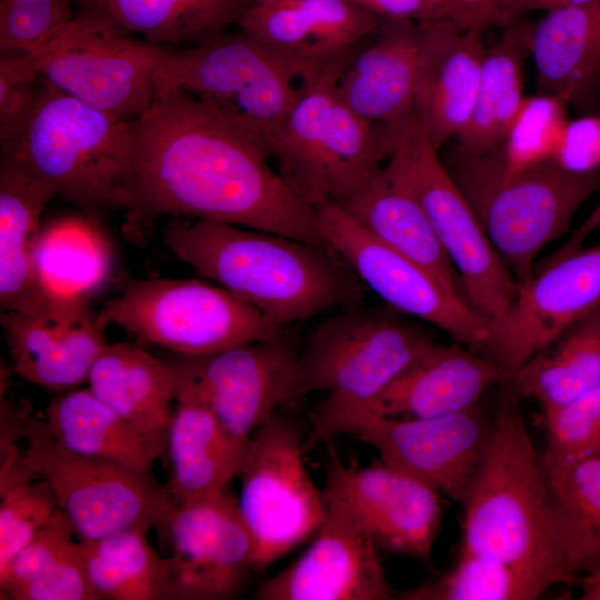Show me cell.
I'll return each instance as SVG.
<instances>
[{
  "label": "cell",
  "mask_w": 600,
  "mask_h": 600,
  "mask_svg": "<svg viewBox=\"0 0 600 600\" xmlns=\"http://www.w3.org/2000/svg\"><path fill=\"white\" fill-rule=\"evenodd\" d=\"M129 131L128 239H143L160 217H178L327 244L318 211L271 167L262 140L212 106L168 90Z\"/></svg>",
  "instance_id": "obj_1"
},
{
  "label": "cell",
  "mask_w": 600,
  "mask_h": 600,
  "mask_svg": "<svg viewBox=\"0 0 600 600\" xmlns=\"http://www.w3.org/2000/svg\"><path fill=\"white\" fill-rule=\"evenodd\" d=\"M498 387L488 453L463 503L461 551L510 567L537 599L579 580L600 552L558 509L511 378Z\"/></svg>",
  "instance_id": "obj_2"
},
{
  "label": "cell",
  "mask_w": 600,
  "mask_h": 600,
  "mask_svg": "<svg viewBox=\"0 0 600 600\" xmlns=\"http://www.w3.org/2000/svg\"><path fill=\"white\" fill-rule=\"evenodd\" d=\"M163 243L181 262L283 328L360 303L362 282L331 247L257 229L172 217Z\"/></svg>",
  "instance_id": "obj_3"
},
{
  "label": "cell",
  "mask_w": 600,
  "mask_h": 600,
  "mask_svg": "<svg viewBox=\"0 0 600 600\" xmlns=\"http://www.w3.org/2000/svg\"><path fill=\"white\" fill-rule=\"evenodd\" d=\"M0 146L1 156L21 163L88 213L128 206L129 121L44 79L24 113L0 132Z\"/></svg>",
  "instance_id": "obj_4"
},
{
  "label": "cell",
  "mask_w": 600,
  "mask_h": 600,
  "mask_svg": "<svg viewBox=\"0 0 600 600\" xmlns=\"http://www.w3.org/2000/svg\"><path fill=\"white\" fill-rule=\"evenodd\" d=\"M442 162L518 283L600 189V169L573 171L554 158L509 169L502 146L479 154L454 147Z\"/></svg>",
  "instance_id": "obj_5"
},
{
  "label": "cell",
  "mask_w": 600,
  "mask_h": 600,
  "mask_svg": "<svg viewBox=\"0 0 600 600\" xmlns=\"http://www.w3.org/2000/svg\"><path fill=\"white\" fill-rule=\"evenodd\" d=\"M307 446L339 434L371 446L380 459L462 504L484 463L492 420L474 406L431 418L378 414L359 401L328 394L311 412Z\"/></svg>",
  "instance_id": "obj_6"
},
{
  "label": "cell",
  "mask_w": 600,
  "mask_h": 600,
  "mask_svg": "<svg viewBox=\"0 0 600 600\" xmlns=\"http://www.w3.org/2000/svg\"><path fill=\"white\" fill-rule=\"evenodd\" d=\"M304 80L241 30L186 49L162 47L158 64V94H192L257 134L268 152Z\"/></svg>",
  "instance_id": "obj_7"
},
{
  "label": "cell",
  "mask_w": 600,
  "mask_h": 600,
  "mask_svg": "<svg viewBox=\"0 0 600 600\" xmlns=\"http://www.w3.org/2000/svg\"><path fill=\"white\" fill-rule=\"evenodd\" d=\"M142 342L179 356H204L276 338L283 329L224 289L196 279L148 278L129 282L98 312Z\"/></svg>",
  "instance_id": "obj_8"
},
{
  "label": "cell",
  "mask_w": 600,
  "mask_h": 600,
  "mask_svg": "<svg viewBox=\"0 0 600 600\" xmlns=\"http://www.w3.org/2000/svg\"><path fill=\"white\" fill-rule=\"evenodd\" d=\"M21 417L24 461L50 486L80 540H97L140 524L166 531L174 509L167 486L151 473L74 452L52 437L44 420L29 413Z\"/></svg>",
  "instance_id": "obj_9"
},
{
  "label": "cell",
  "mask_w": 600,
  "mask_h": 600,
  "mask_svg": "<svg viewBox=\"0 0 600 600\" xmlns=\"http://www.w3.org/2000/svg\"><path fill=\"white\" fill-rule=\"evenodd\" d=\"M438 152L412 116L401 126L386 164L421 204L460 277L468 302L491 324L507 312L519 283Z\"/></svg>",
  "instance_id": "obj_10"
},
{
  "label": "cell",
  "mask_w": 600,
  "mask_h": 600,
  "mask_svg": "<svg viewBox=\"0 0 600 600\" xmlns=\"http://www.w3.org/2000/svg\"><path fill=\"white\" fill-rule=\"evenodd\" d=\"M436 342L388 310L360 303L323 320L299 350L291 401L314 391L368 402Z\"/></svg>",
  "instance_id": "obj_11"
},
{
  "label": "cell",
  "mask_w": 600,
  "mask_h": 600,
  "mask_svg": "<svg viewBox=\"0 0 600 600\" xmlns=\"http://www.w3.org/2000/svg\"><path fill=\"white\" fill-rule=\"evenodd\" d=\"M304 436L299 419L274 412L250 438L238 501L252 540L256 571L317 533L323 521L324 492L304 466Z\"/></svg>",
  "instance_id": "obj_12"
},
{
  "label": "cell",
  "mask_w": 600,
  "mask_h": 600,
  "mask_svg": "<svg viewBox=\"0 0 600 600\" xmlns=\"http://www.w3.org/2000/svg\"><path fill=\"white\" fill-rule=\"evenodd\" d=\"M163 46L94 14L77 12L33 52L42 78L60 91L117 119L146 112L158 94Z\"/></svg>",
  "instance_id": "obj_13"
},
{
  "label": "cell",
  "mask_w": 600,
  "mask_h": 600,
  "mask_svg": "<svg viewBox=\"0 0 600 600\" xmlns=\"http://www.w3.org/2000/svg\"><path fill=\"white\" fill-rule=\"evenodd\" d=\"M300 348L284 332L204 356L167 360L174 397L204 404L236 437L250 440L276 409L291 401Z\"/></svg>",
  "instance_id": "obj_14"
},
{
  "label": "cell",
  "mask_w": 600,
  "mask_h": 600,
  "mask_svg": "<svg viewBox=\"0 0 600 600\" xmlns=\"http://www.w3.org/2000/svg\"><path fill=\"white\" fill-rule=\"evenodd\" d=\"M318 214L326 243L390 308L422 319L479 352L489 321L469 302L451 293L426 268L376 239L341 207L329 206Z\"/></svg>",
  "instance_id": "obj_15"
},
{
  "label": "cell",
  "mask_w": 600,
  "mask_h": 600,
  "mask_svg": "<svg viewBox=\"0 0 600 600\" xmlns=\"http://www.w3.org/2000/svg\"><path fill=\"white\" fill-rule=\"evenodd\" d=\"M600 308V243L552 254L519 283L478 353L511 377L569 327Z\"/></svg>",
  "instance_id": "obj_16"
},
{
  "label": "cell",
  "mask_w": 600,
  "mask_h": 600,
  "mask_svg": "<svg viewBox=\"0 0 600 600\" xmlns=\"http://www.w3.org/2000/svg\"><path fill=\"white\" fill-rule=\"evenodd\" d=\"M326 514L307 551L261 582L257 600H390L379 548L342 492L330 479L324 487Z\"/></svg>",
  "instance_id": "obj_17"
},
{
  "label": "cell",
  "mask_w": 600,
  "mask_h": 600,
  "mask_svg": "<svg viewBox=\"0 0 600 600\" xmlns=\"http://www.w3.org/2000/svg\"><path fill=\"white\" fill-rule=\"evenodd\" d=\"M164 533L171 548L164 599H229L254 570L252 540L228 490L174 506Z\"/></svg>",
  "instance_id": "obj_18"
},
{
  "label": "cell",
  "mask_w": 600,
  "mask_h": 600,
  "mask_svg": "<svg viewBox=\"0 0 600 600\" xmlns=\"http://www.w3.org/2000/svg\"><path fill=\"white\" fill-rule=\"evenodd\" d=\"M326 478L342 492L379 550L431 561L443 514L439 491L381 459L364 468L346 466L332 443Z\"/></svg>",
  "instance_id": "obj_19"
},
{
  "label": "cell",
  "mask_w": 600,
  "mask_h": 600,
  "mask_svg": "<svg viewBox=\"0 0 600 600\" xmlns=\"http://www.w3.org/2000/svg\"><path fill=\"white\" fill-rule=\"evenodd\" d=\"M382 20L348 0H291L249 6L237 24L309 78L356 49Z\"/></svg>",
  "instance_id": "obj_20"
},
{
  "label": "cell",
  "mask_w": 600,
  "mask_h": 600,
  "mask_svg": "<svg viewBox=\"0 0 600 600\" xmlns=\"http://www.w3.org/2000/svg\"><path fill=\"white\" fill-rule=\"evenodd\" d=\"M420 28L413 116L439 151L470 120L487 50L481 30L451 19L420 22Z\"/></svg>",
  "instance_id": "obj_21"
},
{
  "label": "cell",
  "mask_w": 600,
  "mask_h": 600,
  "mask_svg": "<svg viewBox=\"0 0 600 600\" xmlns=\"http://www.w3.org/2000/svg\"><path fill=\"white\" fill-rule=\"evenodd\" d=\"M0 320L14 371L50 390H71L87 382L108 344L106 328L89 306L1 312Z\"/></svg>",
  "instance_id": "obj_22"
},
{
  "label": "cell",
  "mask_w": 600,
  "mask_h": 600,
  "mask_svg": "<svg viewBox=\"0 0 600 600\" xmlns=\"http://www.w3.org/2000/svg\"><path fill=\"white\" fill-rule=\"evenodd\" d=\"M420 22L383 19L353 51L337 86V97L381 130H396L413 116Z\"/></svg>",
  "instance_id": "obj_23"
},
{
  "label": "cell",
  "mask_w": 600,
  "mask_h": 600,
  "mask_svg": "<svg viewBox=\"0 0 600 600\" xmlns=\"http://www.w3.org/2000/svg\"><path fill=\"white\" fill-rule=\"evenodd\" d=\"M508 377L501 366L470 348L434 343L381 393L361 403L392 418L447 416L473 408Z\"/></svg>",
  "instance_id": "obj_24"
},
{
  "label": "cell",
  "mask_w": 600,
  "mask_h": 600,
  "mask_svg": "<svg viewBox=\"0 0 600 600\" xmlns=\"http://www.w3.org/2000/svg\"><path fill=\"white\" fill-rule=\"evenodd\" d=\"M250 440L232 434L202 403L176 396L166 453L174 506L220 496L239 477Z\"/></svg>",
  "instance_id": "obj_25"
},
{
  "label": "cell",
  "mask_w": 600,
  "mask_h": 600,
  "mask_svg": "<svg viewBox=\"0 0 600 600\" xmlns=\"http://www.w3.org/2000/svg\"><path fill=\"white\" fill-rule=\"evenodd\" d=\"M87 383L94 396L146 438L157 458L166 453L176 400L174 378L167 361L138 344L108 343Z\"/></svg>",
  "instance_id": "obj_26"
},
{
  "label": "cell",
  "mask_w": 600,
  "mask_h": 600,
  "mask_svg": "<svg viewBox=\"0 0 600 600\" xmlns=\"http://www.w3.org/2000/svg\"><path fill=\"white\" fill-rule=\"evenodd\" d=\"M531 54L541 94L593 110L600 99V1L548 12L532 26Z\"/></svg>",
  "instance_id": "obj_27"
},
{
  "label": "cell",
  "mask_w": 600,
  "mask_h": 600,
  "mask_svg": "<svg viewBox=\"0 0 600 600\" xmlns=\"http://www.w3.org/2000/svg\"><path fill=\"white\" fill-rule=\"evenodd\" d=\"M54 190L21 163L0 157L1 312H36L46 302L39 290L33 252L40 219Z\"/></svg>",
  "instance_id": "obj_28"
},
{
  "label": "cell",
  "mask_w": 600,
  "mask_h": 600,
  "mask_svg": "<svg viewBox=\"0 0 600 600\" xmlns=\"http://www.w3.org/2000/svg\"><path fill=\"white\" fill-rule=\"evenodd\" d=\"M341 207L376 239L430 271L467 300L460 277L409 188L387 164Z\"/></svg>",
  "instance_id": "obj_29"
},
{
  "label": "cell",
  "mask_w": 600,
  "mask_h": 600,
  "mask_svg": "<svg viewBox=\"0 0 600 600\" xmlns=\"http://www.w3.org/2000/svg\"><path fill=\"white\" fill-rule=\"evenodd\" d=\"M33 264L46 306L84 307L109 281L113 253L91 218L70 216L41 227Z\"/></svg>",
  "instance_id": "obj_30"
},
{
  "label": "cell",
  "mask_w": 600,
  "mask_h": 600,
  "mask_svg": "<svg viewBox=\"0 0 600 600\" xmlns=\"http://www.w3.org/2000/svg\"><path fill=\"white\" fill-rule=\"evenodd\" d=\"M356 49L306 78L296 102L269 144L278 173L316 211L326 207L322 154L329 111L338 79Z\"/></svg>",
  "instance_id": "obj_31"
},
{
  "label": "cell",
  "mask_w": 600,
  "mask_h": 600,
  "mask_svg": "<svg viewBox=\"0 0 600 600\" xmlns=\"http://www.w3.org/2000/svg\"><path fill=\"white\" fill-rule=\"evenodd\" d=\"M77 12L103 18L163 47L206 43L238 23L248 0H74Z\"/></svg>",
  "instance_id": "obj_32"
},
{
  "label": "cell",
  "mask_w": 600,
  "mask_h": 600,
  "mask_svg": "<svg viewBox=\"0 0 600 600\" xmlns=\"http://www.w3.org/2000/svg\"><path fill=\"white\" fill-rule=\"evenodd\" d=\"M532 24L513 22L486 51L477 99L456 148L484 153L501 147L524 102L523 62L531 54Z\"/></svg>",
  "instance_id": "obj_33"
},
{
  "label": "cell",
  "mask_w": 600,
  "mask_h": 600,
  "mask_svg": "<svg viewBox=\"0 0 600 600\" xmlns=\"http://www.w3.org/2000/svg\"><path fill=\"white\" fill-rule=\"evenodd\" d=\"M44 421L56 440L80 454L142 473H151L158 459L146 438L89 388L56 396Z\"/></svg>",
  "instance_id": "obj_34"
},
{
  "label": "cell",
  "mask_w": 600,
  "mask_h": 600,
  "mask_svg": "<svg viewBox=\"0 0 600 600\" xmlns=\"http://www.w3.org/2000/svg\"><path fill=\"white\" fill-rule=\"evenodd\" d=\"M520 397L543 414L574 401L600 383V308L533 354L511 377Z\"/></svg>",
  "instance_id": "obj_35"
},
{
  "label": "cell",
  "mask_w": 600,
  "mask_h": 600,
  "mask_svg": "<svg viewBox=\"0 0 600 600\" xmlns=\"http://www.w3.org/2000/svg\"><path fill=\"white\" fill-rule=\"evenodd\" d=\"M400 128L373 127L334 94L322 154L326 207L342 206L371 181L390 158Z\"/></svg>",
  "instance_id": "obj_36"
},
{
  "label": "cell",
  "mask_w": 600,
  "mask_h": 600,
  "mask_svg": "<svg viewBox=\"0 0 600 600\" xmlns=\"http://www.w3.org/2000/svg\"><path fill=\"white\" fill-rule=\"evenodd\" d=\"M140 524L97 540H80L86 570L100 599H164L167 558L148 541Z\"/></svg>",
  "instance_id": "obj_37"
},
{
  "label": "cell",
  "mask_w": 600,
  "mask_h": 600,
  "mask_svg": "<svg viewBox=\"0 0 600 600\" xmlns=\"http://www.w3.org/2000/svg\"><path fill=\"white\" fill-rule=\"evenodd\" d=\"M402 600H532L523 580L510 567L461 551L453 568L437 579L397 593Z\"/></svg>",
  "instance_id": "obj_38"
},
{
  "label": "cell",
  "mask_w": 600,
  "mask_h": 600,
  "mask_svg": "<svg viewBox=\"0 0 600 600\" xmlns=\"http://www.w3.org/2000/svg\"><path fill=\"white\" fill-rule=\"evenodd\" d=\"M540 462L562 516L600 547V456Z\"/></svg>",
  "instance_id": "obj_39"
},
{
  "label": "cell",
  "mask_w": 600,
  "mask_h": 600,
  "mask_svg": "<svg viewBox=\"0 0 600 600\" xmlns=\"http://www.w3.org/2000/svg\"><path fill=\"white\" fill-rule=\"evenodd\" d=\"M568 122L566 104L559 99L547 94L526 98L502 144L507 167L519 169L554 158Z\"/></svg>",
  "instance_id": "obj_40"
},
{
  "label": "cell",
  "mask_w": 600,
  "mask_h": 600,
  "mask_svg": "<svg viewBox=\"0 0 600 600\" xmlns=\"http://www.w3.org/2000/svg\"><path fill=\"white\" fill-rule=\"evenodd\" d=\"M74 0L0 1V57L33 53L74 16Z\"/></svg>",
  "instance_id": "obj_41"
},
{
  "label": "cell",
  "mask_w": 600,
  "mask_h": 600,
  "mask_svg": "<svg viewBox=\"0 0 600 600\" xmlns=\"http://www.w3.org/2000/svg\"><path fill=\"white\" fill-rule=\"evenodd\" d=\"M0 503V569L46 526L58 509L50 486L41 479L13 484Z\"/></svg>",
  "instance_id": "obj_42"
},
{
  "label": "cell",
  "mask_w": 600,
  "mask_h": 600,
  "mask_svg": "<svg viewBox=\"0 0 600 600\" xmlns=\"http://www.w3.org/2000/svg\"><path fill=\"white\" fill-rule=\"evenodd\" d=\"M548 446L543 458L600 456V383L569 404L543 414Z\"/></svg>",
  "instance_id": "obj_43"
},
{
  "label": "cell",
  "mask_w": 600,
  "mask_h": 600,
  "mask_svg": "<svg viewBox=\"0 0 600 600\" xmlns=\"http://www.w3.org/2000/svg\"><path fill=\"white\" fill-rule=\"evenodd\" d=\"M68 517L58 508L49 522L0 569L1 599L32 580L76 542Z\"/></svg>",
  "instance_id": "obj_44"
},
{
  "label": "cell",
  "mask_w": 600,
  "mask_h": 600,
  "mask_svg": "<svg viewBox=\"0 0 600 600\" xmlns=\"http://www.w3.org/2000/svg\"><path fill=\"white\" fill-rule=\"evenodd\" d=\"M11 600H99L88 577L80 541L39 576L11 591Z\"/></svg>",
  "instance_id": "obj_45"
},
{
  "label": "cell",
  "mask_w": 600,
  "mask_h": 600,
  "mask_svg": "<svg viewBox=\"0 0 600 600\" xmlns=\"http://www.w3.org/2000/svg\"><path fill=\"white\" fill-rule=\"evenodd\" d=\"M42 81L34 53L0 57V132L24 113Z\"/></svg>",
  "instance_id": "obj_46"
},
{
  "label": "cell",
  "mask_w": 600,
  "mask_h": 600,
  "mask_svg": "<svg viewBox=\"0 0 600 600\" xmlns=\"http://www.w3.org/2000/svg\"><path fill=\"white\" fill-rule=\"evenodd\" d=\"M554 159L573 171L600 169V117L569 121Z\"/></svg>",
  "instance_id": "obj_47"
},
{
  "label": "cell",
  "mask_w": 600,
  "mask_h": 600,
  "mask_svg": "<svg viewBox=\"0 0 600 600\" xmlns=\"http://www.w3.org/2000/svg\"><path fill=\"white\" fill-rule=\"evenodd\" d=\"M352 4L381 18L409 19L427 22L446 18L431 0H348Z\"/></svg>",
  "instance_id": "obj_48"
},
{
  "label": "cell",
  "mask_w": 600,
  "mask_h": 600,
  "mask_svg": "<svg viewBox=\"0 0 600 600\" xmlns=\"http://www.w3.org/2000/svg\"><path fill=\"white\" fill-rule=\"evenodd\" d=\"M464 18L467 28L483 31L492 26L511 24L500 0H453Z\"/></svg>",
  "instance_id": "obj_49"
},
{
  "label": "cell",
  "mask_w": 600,
  "mask_h": 600,
  "mask_svg": "<svg viewBox=\"0 0 600 600\" xmlns=\"http://www.w3.org/2000/svg\"><path fill=\"white\" fill-rule=\"evenodd\" d=\"M600 227V201L582 221V223L572 232L570 239L563 244L568 250H573L582 246L584 240Z\"/></svg>",
  "instance_id": "obj_50"
},
{
  "label": "cell",
  "mask_w": 600,
  "mask_h": 600,
  "mask_svg": "<svg viewBox=\"0 0 600 600\" xmlns=\"http://www.w3.org/2000/svg\"><path fill=\"white\" fill-rule=\"evenodd\" d=\"M582 600H600V557L579 579Z\"/></svg>",
  "instance_id": "obj_51"
},
{
  "label": "cell",
  "mask_w": 600,
  "mask_h": 600,
  "mask_svg": "<svg viewBox=\"0 0 600 600\" xmlns=\"http://www.w3.org/2000/svg\"><path fill=\"white\" fill-rule=\"evenodd\" d=\"M546 0H500V4L504 10L510 22L517 21L518 17L529 10H541Z\"/></svg>",
  "instance_id": "obj_52"
},
{
  "label": "cell",
  "mask_w": 600,
  "mask_h": 600,
  "mask_svg": "<svg viewBox=\"0 0 600 600\" xmlns=\"http://www.w3.org/2000/svg\"><path fill=\"white\" fill-rule=\"evenodd\" d=\"M434 4L439 7L446 18L451 19L458 23L461 28L468 29L464 18L459 11L458 7L453 0H431Z\"/></svg>",
  "instance_id": "obj_53"
},
{
  "label": "cell",
  "mask_w": 600,
  "mask_h": 600,
  "mask_svg": "<svg viewBox=\"0 0 600 600\" xmlns=\"http://www.w3.org/2000/svg\"><path fill=\"white\" fill-rule=\"evenodd\" d=\"M284 1H291V0H248L249 6L271 4V3L284 2Z\"/></svg>",
  "instance_id": "obj_54"
},
{
  "label": "cell",
  "mask_w": 600,
  "mask_h": 600,
  "mask_svg": "<svg viewBox=\"0 0 600 600\" xmlns=\"http://www.w3.org/2000/svg\"><path fill=\"white\" fill-rule=\"evenodd\" d=\"M0 1H10V0H0Z\"/></svg>",
  "instance_id": "obj_55"
}]
</instances>
